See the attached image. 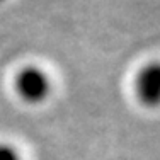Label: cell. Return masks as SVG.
Returning a JSON list of instances; mask_svg holds the SVG:
<instances>
[{
  "instance_id": "cell-1",
  "label": "cell",
  "mask_w": 160,
  "mask_h": 160,
  "mask_svg": "<svg viewBox=\"0 0 160 160\" xmlns=\"http://www.w3.org/2000/svg\"><path fill=\"white\" fill-rule=\"evenodd\" d=\"M17 92L28 102H41L49 92L48 77L36 67H28L21 70L16 80Z\"/></svg>"
},
{
  "instance_id": "cell-2",
  "label": "cell",
  "mask_w": 160,
  "mask_h": 160,
  "mask_svg": "<svg viewBox=\"0 0 160 160\" xmlns=\"http://www.w3.org/2000/svg\"><path fill=\"white\" fill-rule=\"evenodd\" d=\"M160 94V70L157 65L143 68L138 77V96L143 104L155 106L158 102Z\"/></svg>"
},
{
  "instance_id": "cell-3",
  "label": "cell",
  "mask_w": 160,
  "mask_h": 160,
  "mask_svg": "<svg viewBox=\"0 0 160 160\" xmlns=\"http://www.w3.org/2000/svg\"><path fill=\"white\" fill-rule=\"evenodd\" d=\"M0 160H21L17 152L9 145H0Z\"/></svg>"
}]
</instances>
